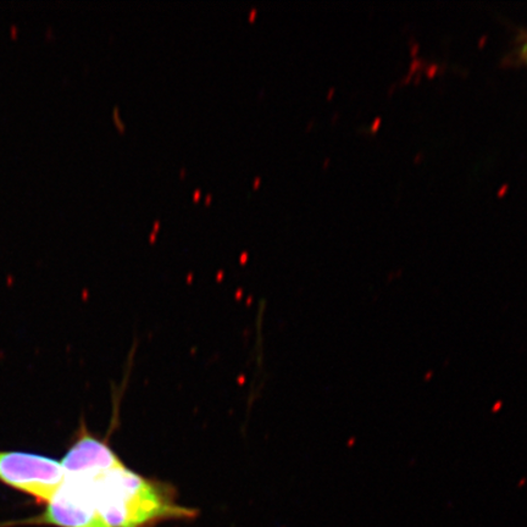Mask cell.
Returning <instances> with one entry per match:
<instances>
[{
  "label": "cell",
  "mask_w": 527,
  "mask_h": 527,
  "mask_svg": "<svg viewBox=\"0 0 527 527\" xmlns=\"http://www.w3.org/2000/svg\"><path fill=\"white\" fill-rule=\"evenodd\" d=\"M65 477L61 463L53 458L15 450H0V482L47 501Z\"/></svg>",
  "instance_id": "2"
},
{
  "label": "cell",
  "mask_w": 527,
  "mask_h": 527,
  "mask_svg": "<svg viewBox=\"0 0 527 527\" xmlns=\"http://www.w3.org/2000/svg\"><path fill=\"white\" fill-rule=\"evenodd\" d=\"M524 53H525V57H526V59H527V43H526L525 47H524Z\"/></svg>",
  "instance_id": "5"
},
{
  "label": "cell",
  "mask_w": 527,
  "mask_h": 527,
  "mask_svg": "<svg viewBox=\"0 0 527 527\" xmlns=\"http://www.w3.org/2000/svg\"><path fill=\"white\" fill-rule=\"evenodd\" d=\"M65 476H95L122 465L108 442L82 428L61 461Z\"/></svg>",
  "instance_id": "4"
},
{
  "label": "cell",
  "mask_w": 527,
  "mask_h": 527,
  "mask_svg": "<svg viewBox=\"0 0 527 527\" xmlns=\"http://www.w3.org/2000/svg\"><path fill=\"white\" fill-rule=\"evenodd\" d=\"M40 515L25 521L55 527H105L99 518L87 478L65 476Z\"/></svg>",
  "instance_id": "3"
},
{
  "label": "cell",
  "mask_w": 527,
  "mask_h": 527,
  "mask_svg": "<svg viewBox=\"0 0 527 527\" xmlns=\"http://www.w3.org/2000/svg\"><path fill=\"white\" fill-rule=\"evenodd\" d=\"M87 478L105 527H151L161 521L192 519L196 510L177 501L174 488L146 478L125 464Z\"/></svg>",
  "instance_id": "1"
}]
</instances>
